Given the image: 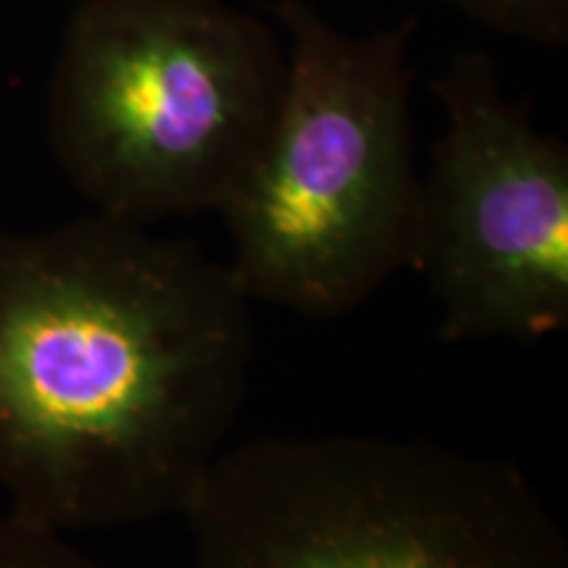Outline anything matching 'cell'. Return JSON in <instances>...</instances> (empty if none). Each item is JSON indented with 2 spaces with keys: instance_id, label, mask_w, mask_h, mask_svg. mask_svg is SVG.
<instances>
[{
  "instance_id": "1",
  "label": "cell",
  "mask_w": 568,
  "mask_h": 568,
  "mask_svg": "<svg viewBox=\"0 0 568 568\" xmlns=\"http://www.w3.org/2000/svg\"><path fill=\"white\" fill-rule=\"evenodd\" d=\"M253 301L201 247L92 211L0 234V489L69 535L184 516L245 406Z\"/></svg>"
},
{
  "instance_id": "2",
  "label": "cell",
  "mask_w": 568,
  "mask_h": 568,
  "mask_svg": "<svg viewBox=\"0 0 568 568\" xmlns=\"http://www.w3.org/2000/svg\"><path fill=\"white\" fill-rule=\"evenodd\" d=\"M276 17L287 80L258 159L219 211L226 264L253 303L337 318L414 258V19L347 34L303 0H282Z\"/></svg>"
},
{
  "instance_id": "3",
  "label": "cell",
  "mask_w": 568,
  "mask_h": 568,
  "mask_svg": "<svg viewBox=\"0 0 568 568\" xmlns=\"http://www.w3.org/2000/svg\"><path fill=\"white\" fill-rule=\"evenodd\" d=\"M287 55L226 0H84L48 92V142L105 216L222 211L272 132Z\"/></svg>"
},
{
  "instance_id": "4",
  "label": "cell",
  "mask_w": 568,
  "mask_h": 568,
  "mask_svg": "<svg viewBox=\"0 0 568 568\" xmlns=\"http://www.w3.org/2000/svg\"><path fill=\"white\" fill-rule=\"evenodd\" d=\"M184 518L187 568H568L564 529L521 468L424 439H247Z\"/></svg>"
},
{
  "instance_id": "5",
  "label": "cell",
  "mask_w": 568,
  "mask_h": 568,
  "mask_svg": "<svg viewBox=\"0 0 568 568\" xmlns=\"http://www.w3.org/2000/svg\"><path fill=\"white\" fill-rule=\"evenodd\" d=\"M445 113L422 176L410 268L450 343L568 326V148L503 92L495 61L458 53L432 84Z\"/></svg>"
},
{
  "instance_id": "6",
  "label": "cell",
  "mask_w": 568,
  "mask_h": 568,
  "mask_svg": "<svg viewBox=\"0 0 568 568\" xmlns=\"http://www.w3.org/2000/svg\"><path fill=\"white\" fill-rule=\"evenodd\" d=\"M474 24L529 45L558 48L568 40V0H443Z\"/></svg>"
},
{
  "instance_id": "7",
  "label": "cell",
  "mask_w": 568,
  "mask_h": 568,
  "mask_svg": "<svg viewBox=\"0 0 568 568\" xmlns=\"http://www.w3.org/2000/svg\"><path fill=\"white\" fill-rule=\"evenodd\" d=\"M0 568H105L69 542V535L6 510L0 514Z\"/></svg>"
}]
</instances>
